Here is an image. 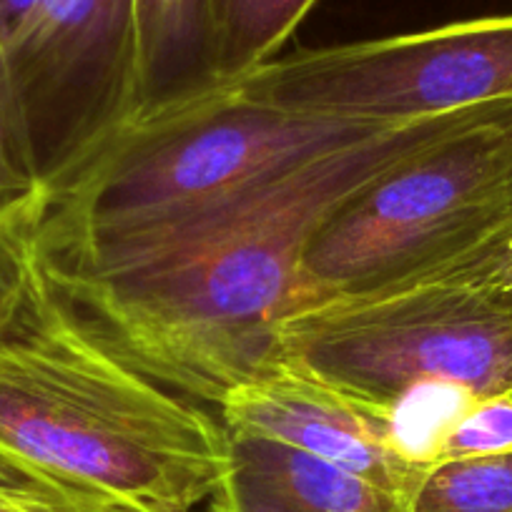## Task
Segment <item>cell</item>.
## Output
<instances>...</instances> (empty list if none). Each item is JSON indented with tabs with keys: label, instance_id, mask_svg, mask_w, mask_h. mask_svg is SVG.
Segmentation results:
<instances>
[{
	"label": "cell",
	"instance_id": "52a82bcc",
	"mask_svg": "<svg viewBox=\"0 0 512 512\" xmlns=\"http://www.w3.org/2000/svg\"><path fill=\"white\" fill-rule=\"evenodd\" d=\"M18 126L51 194L136 118V0H0Z\"/></svg>",
	"mask_w": 512,
	"mask_h": 512
},
{
	"label": "cell",
	"instance_id": "e0dca14e",
	"mask_svg": "<svg viewBox=\"0 0 512 512\" xmlns=\"http://www.w3.org/2000/svg\"><path fill=\"white\" fill-rule=\"evenodd\" d=\"M0 512H73L56 492L0 455Z\"/></svg>",
	"mask_w": 512,
	"mask_h": 512
},
{
	"label": "cell",
	"instance_id": "9c48e42d",
	"mask_svg": "<svg viewBox=\"0 0 512 512\" xmlns=\"http://www.w3.org/2000/svg\"><path fill=\"white\" fill-rule=\"evenodd\" d=\"M219 86L209 0H136V118Z\"/></svg>",
	"mask_w": 512,
	"mask_h": 512
},
{
	"label": "cell",
	"instance_id": "5b68a950",
	"mask_svg": "<svg viewBox=\"0 0 512 512\" xmlns=\"http://www.w3.org/2000/svg\"><path fill=\"white\" fill-rule=\"evenodd\" d=\"M512 101L492 103L369 181L317 231L292 309L445 262L505 219Z\"/></svg>",
	"mask_w": 512,
	"mask_h": 512
},
{
	"label": "cell",
	"instance_id": "ac0fdd59",
	"mask_svg": "<svg viewBox=\"0 0 512 512\" xmlns=\"http://www.w3.org/2000/svg\"><path fill=\"white\" fill-rule=\"evenodd\" d=\"M475 246L502 279H512V219L497 226L490 236L480 239Z\"/></svg>",
	"mask_w": 512,
	"mask_h": 512
},
{
	"label": "cell",
	"instance_id": "ba28073f",
	"mask_svg": "<svg viewBox=\"0 0 512 512\" xmlns=\"http://www.w3.org/2000/svg\"><path fill=\"white\" fill-rule=\"evenodd\" d=\"M216 407L226 435L309 452L410 505L430 470L405 450L395 412L357 400L287 359H274Z\"/></svg>",
	"mask_w": 512,
	"mask_h": 512
},
{
	"label": "cell",
	"instance_id": "4fadbf2b",
	"mask_svg": "<svg viewBox=\"0 0 512 512\" xmlns=\"http://www.w3.org/2000/svg\"><path fill=\"white\" fill-rule=\"evenodd\" d=\"M46 201V186L41 184L33 169L21 126H18L3 53H0V219L28 214L43 216Z\"/></svg>",
	"mask_w": 512,
	"mask_h": 512
},
{
	"label": "cell",
	"instance_id": "30bf717a",
	"mask_svg": "<svg viewBox=\"0 0 512 512\" xmlns=\"http://www.w3.org/2000/svg\"><path fill=\"white\" fill-rule=\"evenodd\" d=\"M231 467L309 512H410V502L309 452L229 435Z\"/></svg>",
	"mask_w": 512,
	"mask_h": 512
},
{
	"label": "cell",
	"instance_id": "6da1fadb",
	"mask_svg": "<svg viewBox=\"0 0 512 512\" xmlns=\"http://www.w3.org/2000/svg\"><path fill=\"white\" fill-rule=\"evenodd\" d=\"M482 108L387 123L179 224L38 267L118 357L219 405L277 359V327L329 216Z\"/></svg>",
	"mask_w": 512,
	"mask_h": 512
},
{
	"label": "cell",
	"instance_id": "8fae6325",
	"mask_svg": "<svg viewBox=\"0 0 512 512\" xmlns=\"http://www.w3.org/2000/svg\"><path fill=\"white\" fill-rule=\"evenodd\" d=\"M317 0H209L216 76L241 81L279 56Z\"/></svg>",
	"mask_w": 512,
	"mask_h": 512
},
{
	"label": "cell",
	"instance_id": "7c38bea8",
	"mask_svg": "<svg viewBox=\"0 0 512 512\" xmlns=\"http://www.w3.org/2000/svg\"><path fill=\"white\" fill-rule=\"evenodd\" d=\"M410 512H512V452L430 467Z\"/></svg>",
	"mask_w": 512,
	"mask_h": 512
},
{
	"label": "cell",
	"instance_id": "7a4b0ae2",
	"mask_svg": "<svg viewBox=\"0 0 512 512\" xmlns=\"http://www.w3.org/2000/svg\"><path fill=\"white\" fill-rule=\"evenodd\" d=\"M0 455L73 512H194L231 470L221 420L108 349L41 267L0 334Z\"/></svg>",
	"mask_w": 512,
	"mask_h": 512
},
{
	"label": "cell",
	"instance_id": "9a60e30c",
	"mask_svg": "<svg viewBox=\"0 0 512 512\" xmlns=\"http://www.w3.org/2000/svg\"><path fill=\"white\" fill-rule=\"evenodd\" d=\"M38 221V214L0 219V334L16 322L36 282Z\"/></svg>",
	"mask_w": 512,
	"mask_h": 512
},
{
	"label": "cell",
	"instance_id": "8992f818",
	"mask_svg": "<svg viewBox=\"0 0 512 512\" xmlns=\"http://www.w3.org/2000/svg\"><path fill=\"white\" fill-rule=\"evenodd\" d=\"M236 86L287 111L357 123H402L512 101V16L417 33L299 48Z\"/></svg>",
	"mask_w": 512,
	"mask_h": 512
},
{
	"label": "cell",
	"instance_id": "3957f363",
	"mask_svg": "<svg viewBox=\"0 0 512 512\" xmlns=\"http://www.w3.org/2000/svg\"><path fill=\"white\" fill-rule=\"evenodd\" d=\"M387 123L287 111L236 83L128 121L48 194L38 264L151 234Z\"/></svg>",
	"mask_w": 512,
	"mask_h": 512
},
{
	"label": "cell",
	"instance_id": "d6986e66",
	"mask_svg": "<svg viewBox=\"0 0 512 512\" xmlns=\"http://www.w3.org/2000/svg\"><path fill=\"white\" fill-rule=\"evenodd\" d=\"M507 219H512V169L505 184V219H502V224H505Z\"/></svg>",
	"mask_w": 512,
	"mask_h": 512
},
{
	"label": "cell",
	"instance_id": "ffe728a7",
	"mask_svg": "<svg viewBox=\"0 0 512 512\" xmlns=\"http://www.w3.org/2000/svg\"><path fill=\"white\" fill-rule=\"evenodd\" d=\"M497 277H500V274H497ZM502 279V277H500ZM502 282L507 284V289H510V294H512V279H502Z\"/></svg>",
	"mask_w": 512,
	"mask_h": 512
},
{
	"label": "cell",
	"instance_id": "277c9868",
	"mask_svg": "<svg viewBox=\"0 0 512 512\" xmlns=\"http://www.w3.org/2000/svg\"><path fill=\"white\" fill-rule=\"evenodd\" d=\"M277 359L395 412L417 390L512 395V294L475 246L362 292L289 312Z\"/></svg>",
	"mask_w": 512,
	"mask_h": 512
},
{
	"label": "cell",
	"instance_id": "5bb4252c",
	"mask_svg": "<svg viewBox=\"0 0 512 512\" xmlns=\"http://www.w3.org/2000/svg\"><path fill=\"white\" fill-rule=\"evenodd\" d=\"M507 452H512V395L482 397L457 412L445 427L437 442L435 465Z\"/></svg>",
	"mask_w": 512,
	"mask_h": 512
},
{
	"label": "cell",
	"instance_id": "2e32d148",
	"mask_svg": "<svg viewBox=\"0 0 512 512\" xmlns=\"http://www.w3.org/2000/svg\"><path fill=\"white\" fill-rule=\"evenodd\" d=\"M209 512H309L277 492L267 490L244 472L231 467L214 495L209 497Z\"/></svg>",
	"mask_w": 512,
	"mask_h": 512
}]
</instances>
